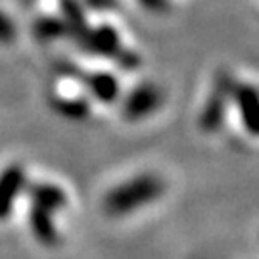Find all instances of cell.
<instances>
[{
  "instance_id": "6da1fadb",
  "label": "cell",
  "mask_w": 259,
  "mask_h": 259,
  "mask_svg": "<svg viewBox=\"0 0 259 259\" xmlns=\"http://www.w3.org/2000/svg\"><path fill=\"white\" fill-rule=\"evenodd\" d=\"M165 190V183L156 173H140L113 186L104 196L102 207L110 217H125L156 202Z\"/></svg>"
},
{
  "instance_id": "7a4b0ae2",
  "label": "cell",
  "mask_w": 259,
  "mask_h": 259,
  "mask_svg": "<svg viewBox=\"0 0 259 259\" xmlns=\"http://www.w3.org/2000/svg\"><path fill=\"white\" fill-rule=\"evenodd\" d=\"M163 104V93L154 83H140L123 100V117L127 121H142L156 113Z\"/></svg>"
},
{
  "instance_id": "3957f363",
  "label": "cell",
  "mask_w": 259,
  "mask_h": 259,
  "mask_svg": "<svg viewBox=\"0 0 259 259\" xmlns=\"http://www.w3.org/2000/svg\"><path fill=\"white\" fill-rule=\"evenodd\" d=\"M27 188V173L19 163H10L0 171V221H6L19 196Z\"/></svg>"
},
{
  "instance_id": "277c9868",
  "label": "cell",
  "mask_w": 259,
  "mask_h": 259,
  "mask_svg": "<svg viewBox=\"0 0 259 259\" xmlns=\"http://www.w3.org/2000/svg\"><path fill=\"white\" fill-rule=\"evenodd\" d=\"M81 47L96 56H104V58H113L117 60L119 54L123 52L121 48L119 33L111 25H98L94 29H87L84 35L79 38Z\"/></svg>"
},
{
  "instance_id": "5b68a950",
  "label": "cell",
  "mask_w": 259,
  "mask_h": 259,
  "mask_svg": "<svg viewBox=\"0 0 259 259\" xmlns=\"http://www.w3.org/2000/svg\"><path fill=\"white\" fill-rule=\"evenodd\" d=\"M231 96L234 98L236 110L240 115V121L244 129L255 137L259 131V96L257 89L250 83L232 84Z\"/></svg>"
},
{
  "instance_id": "8992f818",
  "label": "cell",
  "mask_w": 259,
  "mask_h": 259,
  "mask_svg": "<svg viewBox=\"0 0 259 259\" xmlns=\"http://www.w3.org/2000/svg\"><path fill=\"white\" fill-rule=\"evenodd\" d=\"M77 81L83 83L87 93L100 104H113L121 94L119 81L110 71H93V73L81 71Z\"/></svg>"
},
{
  "instance_id": "52a82bcc",
  "label": "cell",
  "mask_w": 259,
  "mask_h": 259,
  "mask_svg": "<svg viewBox=\"0 0 259 259\" xmlns=\"http://www.w3.org/2000/svg\"><path fill=\"white\" fill-rule=\"evenodd\" d=\"M232 84L227 83V79L219 81V87L209 94L207 102L204 106V111L200 115V127L205 133H217L221 129L225 113H227V98L231 96Z\"/></svg>"
},
{
  "instance_id": "ba28073f",
  "label": "cell",
  "mask_w": 259,
  "mask_h": 259,
  "mask_svg": "<svg viewBox=\"0 0 259 259\" xmlns=\"http://www.w3.org/2000/svg\"><path fill=\"white\" fill-rule=\"evenodd\" d=\"M56 213L48 209L45 205L31 204L29 209V229L31 234L35 236V240L42 246H56L60 242V232L54 223Z\"/></svg>"
},
{
  "instance_id": "9c48e42d",
  "label": "cell",
  "mask_w": 259,
  "mask_h": 259,
  "mask_svg": "<svg viewBox=\"0 0 259 259\" xmlns=\"http://www.w3.org/2000/svg\"><path fill=\"white\" fill-rule=\"evenodd\" d=\"M31 204L45 205L54 213H60L65 209L67 205V194L62 186L54 185V183H35L27 188Z\"/></svg>"
},
{
  "instance_id": "30bf717a",
  "label": "cell",
  "mask_w": 259,
  "mask_h": 259,
  "mask_svg": "<svg viewBox=\"0 0 259 259\" xmlns=\"http://www.w3.org/2000/svg\"><path fill=\"white\" fill-rule=\"evenodd\" d=\"M52 106H54L56 113H60V115H64L71 121L87 119L89 113H91V102L87 98H81V96H77V98H56Z\"/></svg>"
},
{
  "instance_id": "8fae6325",
  "label": "cell",
  "mask_w": 259,
  "mask_h": 259,
  "mask_svg": "<svg viewBox=\"0 0 259 259\" xmlns=\"http://www.w3.org/2000/svg\"><path fill=\"white\" fill-rule=\"evenodd\" d=\"M35 33L42 40H52V38H60L64 37V35H69L64 19L56 18H40L37 21V25H35Z\"/></svg>"
},
{
  "instance_id": "7c38bea8",
  "label": "cell",
  "mask_w": 259,
  "mask_h": 259,
  "mask_svg": "<svg viewBox=\"0 0 259 259\" xmlns=\"http://www.w3.org/2000/svg\"><path fill=\"white\" fill-rule=\"evenodd\" d=\"M14 38H16V25H14V21L4 12H0V45H8Z\"/></svg>"
},
{
  "instance_id": "4fadbf2b",
  "label": "cell",
  "mask_w": 259,
  "mask_h": 259,
  "mask_svg": "<svg viewBox=\"0 0 259 259\" xmlns=\"http://www.w3.org/2000/svg\"><path fill=\"white\" fill-rule=\"evenodd\" d=\"M140 4L150 12H163L167 8L165 0H140Z\"/></svg>"
}]
</instances>
